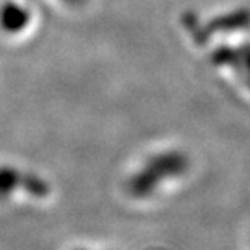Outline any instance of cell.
I'll return each instance as SVG.
<instances>
[{
  "mask_svg": "<svg viewBox=\"0 0 250 250\" xmlns=\"http://www.w3.org/2000/svg\"><path fill=\"white\" fill-rule=\"evenodd\" d=\"M192 161L182 149L171 148L153 153L125 182V190L135 200H146L167 182L177 181L190 171Z\"/></svg>",
  "mask_w": 250,
  "mask_h": 250,
  "instance_id": "6da1fadb",
  "label": "cell"
},
{
  "mask_svg": "<svg viewBox=\"0 0 250 250\" xmlns=\"http://www.w3.org/2000/svg\"><path fill=\"white\" fill-rule=\"evenodd\" d=\"M18 188L26 190L28 193H31L36 198L46 197L51 192L47 182L42 181L36 174L21 172L17 167L8 166L0 167V198H7Z\"/></svg>",
  "mask_w": 250,
  "mask_h": 250,
  "instance_id": "7a4b0ae2",
  "label": "cell"
},
{
  "mask_svg": "<svg viewBox=\"0 0 250 250\" xmlns=\"http://www.w3.org/2000/svg\"><path fill=\"white\" fill-rule=\"evenodd\" d=\"M29 23V12L15 2H7L0 8V28L10 34L23 31Z\"/></svg>",
  "mask_w": 250,
  "mask_h": 250,
  "instance_id": "3957f363",
  "label": "cell"
},
{
  "mask_svg": "<svg viewBox=\"0 0 250 250\" xmlns=\"http://www.w3.org/2000/svg\"><path fill=\"white\" fill-rule=\"evenodd\" d=\"M78 250H84V249H78Z\"/></svg>",
  "mask_w": 250,
  "mask_h": 250,
  "instance_id": "277c9868",
  "label": "cell"
}]
</instances>
